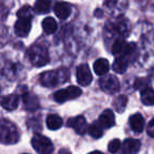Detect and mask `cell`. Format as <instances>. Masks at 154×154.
<instances>
[{"label":"cell","mask_w":154,"mask_h":154,"mask_svg":"<svg viewBox=\"0 0 154 154\" xmlns=\"http://www.w3.org/2000/svg\"><path fill=\"white\" fill-rule=\"evenodd\" d=\"M69 70L62 68L55 71H47L40 74V82L42 86L53 88L57 85H61L69 79Z\"/></svg>","instance_id":"1"},{"label":"cell","mask_w":154,"mask_h":154,"mask_svg":"<svg viewBox=\"0 0 154 154\" xmlns=\"http://www.w3.org/2000/svg\"><path fill=\"white\" fill-rule=\"evenodd\" d=\"M0 138L1 143L5 145H14L19 140V131L17 127L12 122L2 119L1 122V130H0Z\"/></svg>","instance_id":"2"},{"label":"cell","mask_w":154,"mask_h":154,"mask_svg":"<svg viewBox=\"0 0 154 154\" xmlns=\"http://www.w3.org/2000/svg\"><path fill=\"white\" fill-rule=\"evenodd\" d=\"M29 59L34 66H42L49 62V52L48 49L43 45H35L31 47L29 50Z\"/></svg>","instance_id":"3"},{"label":"cell","mask_w":154,"mask_h":154,"mask_svg":"<svg viewBox=\"0 0 154 154\" xmlns=\"http://www.w3.org/2000/svg\"><path fill=\"white\" fill-rule=\"evenodd\" d=\"M32 146L38 154H52L54 150L53 143L48 137L41 134H35L32 137Z\"/></svg>","instance_id":"4"},{"label":"cell","mask_w":154,"mask_h":154,"mask_svg":"<svg viewBox=\"0 0 154 154\" xmlns=\"http://www.w3.org/2000/svg\"><path fill=\"white\" fill-rule=\"evenodd\" d=\"M80 94H82V90H80L78 87L71 86L66 89H61V90L55 92V94H54V99H55L57 103H62L66 100H70V99L77 98L78 96H80Z\"/></svg>","instance_id":"5"},{"label":"cell","mask_w":154,"mask_h":154,"mask_svg":"<svg viewBox=\"0 0 154 154\" xmlns=\"http://www.w3.org/2000/svg\"><path fill=\"white\" fill-rule=\"evenodd\" d=\"M99 86L103 92L108 94H113L119 91L120 85L119 80L116 78L114 75H107V76H101V79L99 80Z\"/></svg>","instance_id":"6"},{"label":"cell","mask_w":154,"mask_h":154,"mask_svg":"<svg viewBox=\"0 0 154 154\" xmlns=\"http://www.w3.org/2000/svg\"><path fill=\"white\" fill-rule=\"evenodd\" d=\"M76 77L78 84L82 86H89L92 82V73L88 64H80L76 70Z\"/></svg>","instance_id":"7"},{"label":"cell","mask_w":154,"mask_h":154,"mask_svg":"<svg viewBox=\"0 0 154 154\" xmlns=\"http://www.w3.org/2000/svg\"><path fill=\"white\" fill-rule=\"evenodd\" d=\"M68 126L71 127L72 129H74L76 131V133H78L80 135L85 134L89 129L88 125H87V120L85 119L84 116H76V117L69 119Z\"/></svg>","instance_id":"8"},{"label":"cell","mask_w":154,"mask_h":154,"mask_svg":"<svg viewBox=\"0 0 154 154\" xmlns=\"http://www.w3.org/2000/svg\"><path fill=\"white\" fill-rule=\"evenodd\" d=\"M32 19L30 18H18V20L15 23V32L18 36L26 37L29 35L32 28Z\"/></svg>","instance_id":"9"},{"label":"cell","mask_w":154,"mask_h":154,"mask_svg":"<svg viewBox=\"0 0 154 154\" xmlns=\"http://www.w3.org/2000/svg\"><path fill=\"white\" fill-rule=\"evenodd\" d=\"M140 149V143L137 139L128 138L124 141L119 154H137Z\"/></svg>","instance_id":"10"},{"label":"cell","mask_w":154,"mask_h":154,"mask_svg":"<svg viewBox=\"0 0 154 154\" xmlns=\"http://www.w3.org/2000/svg\"><path fill=\"white\" fill-rule=\"evenodd\" d=\"M97 122L100 125L103 129H109L113 127L114 124H115V116H114L113 112L111 110L107 109L100 114Z\"/></svg>","instance_id":"11"},{"label":"cell","mask_w":154,"mask_h":154,"mask_svg":"<svg viewBox=\"0 0 154 154\" xmlns=\"http://www.w3.org/2000/svg\"><path fill=\"white\" fill-rule=\"evenodd\" d=\"M18 103H19V96L17 94L5 95V96L2 97V100H1L2 108H5L8 111L15 110L18 107Z\"/></svg>","instance_id":"12"},{"label":"cell","mask_w":154,"mask_h":154,"mask_svg":"<svg viewBox=\"0 0 154 154\" xmlns=\"http://www.w3.org/2000/svg\"><path fill=\"white\" fill-rule=\"evenodd\" d=\"M129 125H130L131 129H132L134 132L140 133L143 130V127H145V119L141 116V114L136 113L131 115V117L129 118Z\"/></svg>","instance_id":"13"},{"label":"cell","mask_w":154,"mask_h":154,"mask_svg":"<svg viewBox=\"0 0 154 154\" xmlns=\"http://www.w3.org/2000/svg\"><path fill=\"white\" fill-rule=\"evenodd\" d=\"M54 12L59 19H66L72 12V8L66 2H58L54 7Z\"/></svg>","instance_id":"14"},{"label":"cell","mask_w":154,"mask_h":154,"mask_svg":"<svg viewBox=\"0 0 154 154\" xmlns=\"http://www.w3.org/2000/svg\"><path fill=\"white\" fill-rule=\"evenodd\" d=\"M22 98H23L24 107L30 111L37 110L39 108V100L36 95L32 94L30 92H24L23 95H22Z\"/></svg>","instance_id":"15"},{"label":"cell","mask_w":154,"mask_h":154,"mask_svg":"<svg viewBox=\"0 0 154 154\" xmlns=\"http://www.w3.org/2000/svg\"><path fill=\"white\" fill-rule=\"evenodd\" d=\"M94 72L96 73L98 76H105L108 72H109L110 69V63L107 59L105 58H99L96 61L94 62Z\"/></svg>","instance_id":"16"},{"label":"cell","mask_w":154,"mask_h":154,"mask_svg":"<svg viewBox=\"0 0 154 154\" xmlns=\"http://www.w3.org/2000/svg\"><path fill=\"white\" fill-rule=\"evenodd\" d=\"M63 120L57 114H50L47 118V126L50 130H58L62 127Z\"/></svg>","instance_id":"17"},{"label":"cell","mask_w":154,"mask_h":154,"mask_svg":"<svg viewBox=\"0 0 154 154\" xmlns=\"http://www.w3.org/2000/svg\"><path fill=\"white\" fill-rule=\"evenodd\" d=\"M128 43L124 40V39H117L114 41L113 45H112V53L115 56H122V54L126 52Z\"/></svg>","instance_id":"18"},{"label":"cell","mask_w":154,"mask_h":154,"mask_svg":"<svg viewBox=\"0 0 154 154\" xmlns=\"http://www.w3.org/2000/svg\"><path fill=\"white\" fill-rule=\"evenodd\" d=\"M42 29L45 34H54L57 30V23L56 21L51 17H47L42 21Z\"/></svg>","instance_id":"19"},{"label":"cell","mask_w":154,"mask_h":154,"mask_svg":"<svg viewBox=\"0 0 154 154\" xmlns=\"http://www.w3.org/2000/svg\"><path fill=\"white\" fill-rule=\"evenodd\" d=\"M141 101L146 106H154V90L147 88L141 91Z\"/></svg>","instance_id":"20"},{"label":"cell","mask_w":154,"mask_h":154,"mask_svg":"<svg viewBox=\"0 0 154 154\" xmlns=\"http://www.w3.org/2000/svg\"><path fill=\"white\" fill-rule=\"evenodd\" d=\"M51 0H36L35 10L40 14H47L51 10Z\"/></svg>","instance_id":"21"},{"label":"cell","mask_w":154,"mask_h":154,"mask_svg":"<svg viewBox=\"0 0 154 154\" xmlns=\"http://www.w3.org/2000/svg\"><path fill=\"white\" fill-rule=\"evenodd\" d=\"M128 66H129V63L126 61V60L118 57V58H116L115 61H114V63H113V70L115 71L116 73L122 74V73H125L127 71Z\"/></svg>","instance_id":"22"},{"label":"cell","mask_w":154,"mask_h":154,"mask_svg":"<svg viewBox=\"0 0 154 154\" xmlns=\"http://www.w3.org/2000/svg\"><path fill=\"white\" fill-rule=\"evenodd\" d=\"M127 103H128V98H127V96H125V95H120V96H118L117 98L114 100V103H113L114 109H115L117 112H119V113H122V112H124L125 108H126Z\"/></svg>","instance_id":"23"},{"label":"cell","mask_w":154,"mask_h":154,"mask_svg":"<svg viewBox=\"0 0 154 154\" xmlns=\"http://www.w3.org/2000/svg\"><path fill=\"white\" fill-rule=\"evenodd\" d=\"M114 30L116 32H118L119 34L122 35H128V32H129V21L126 19H122L120 21H118L115 26H113Z\"/></svg>","instance_id":"24"},{"label":"cell","mask_w":154,"mask_h":154,"mask_svg":"<svg viewBox=\"0 0 154 154\" xmlns=\"http://www.w3.org/2000/svg\"><path fill=\"white\" fill-rule=\"evenodd\" d=\"M88 132L93 138H99L103 135V128H101L98 122H95V124H92L91 126H89Z\"/></svg>","instance_id":"25"},{"label":"cell","mask_w":154,"mask_h":154,"mask_svg":"<svg viewBox=\"0 0 154 154\" xmlns=\"http://www.w3.org/2000/svg\"><path fill=\"white\" fill-rule=\"evenodd\" d=\"M18 18H30L32 19L33 18V11L29 5H26V7H22V9H20L17 13Z\"/></svg>","instance_id":"26"},{"label":"cell","mask_w":154,"mask_h":154,"mask_svg":"<svg viewBox=\"0 0 154 154\" xmlns=\"http://www.w3.org/2000/svg\"><path fill=\"white\" fill-rule=\"evenodd\" d=\"M122 146V145L119 139H113V140L110 141L109 145H108V149H109V151L111 152V153H116V152L120 151Z\"/></svg>","instance_id":"27"},{"label":"cell","mask_w":154,"mask_h":154,"mask_svg":"<svg viewBox=\"0 0 154 154\" xmlns=\"http://www.w3.org/2000/svg\"><path fill=\"white\" fill-rule=\"evenodd\" d=\"M149 80L147 78H138V79L135 80L134 82V87L138 90H145V89L149 88Z\"/></svg>","instance_id":"28"},{"label":"cell","mask_w":154,"mask_h":154,"mask_svg":"<svg viewBox=\"0 0 154 154\" xmlns=\"http://www.w3.org/2000/svg\"><path fill=\"white\" fill-rule=\"evenodd\" d=\"M147 133H148V135H149V136L154 137V118L149 122V125H148Z\"/></svg>","instance_id":"29"},{"label":"cell","mask_w":154,"mask_h":154,"mask_svg":"<svg viewBox=\"0 0 154 154\" xmlns=\"http://www.w3.org/2000/svg\"><path fill=\"white\" fill-rule=\"evenodd\" d=\"M95 15H96V17H103V11L97 10V11L95 12Z\"/></svg>","instance_id":"30"},{"label":"cell","mask_w":154,"mask_h":154,"mask_svg":"<svg viewBox=\"0 0 154 154\" xmlns=\"http://www.w3.org/2000/svg\"><path fill=\"white\" fill-rule=\"evenodd\" d=\"M58 154H71V153H70V151H69V150L62 149V150H60L59 153H58Z\"/></svg>","instance_id":"31"},{"label":"cell","mask_w":154,"mask_h":154,"mask_svg":"<svg viewBox=\"0 0 154 154\" xmlns=\"http://www.w3.org/2000/svg\"><path fill=\"white\" fill-rule=\"evenodd\" d=\"M89 154H103V153L100 151H93V152H90Z\"/></svg>","instance_id":"32"}]
</instances>
